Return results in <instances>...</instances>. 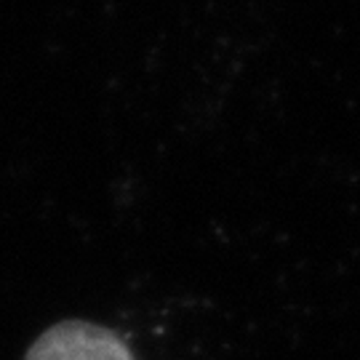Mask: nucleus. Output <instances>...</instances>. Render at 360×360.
<instances>
[{"label":"nucleus","instance_id":"f257e3e1","mask_svg":"<svg viewBox=\"0 0 360 360\" xmlns=\"http://www.w3.org/2000/svg\"><path fill=\"white\" fill-rule=\"evenodd\" d=\"M25 360H134L123 339L96 323L65 321L46 328Z\"/></svg>","mask_w":360,"mask_h":360}]
</instances>
